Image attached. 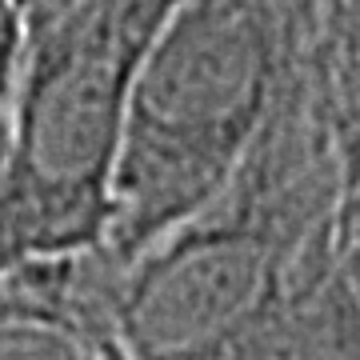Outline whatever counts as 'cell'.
I'll use <instances>...</instances> for the list:
<instances>
[{"label": "cell", "instance_id": "52a82bcc", "mask_svg": "<svg viewBox=\"0 0 360 360\" xmlns=\"http://www.w3.org/2000/svg\"><path fill=\"white\" fill-rule=\"evenodd\" d=\"M340 252L345 264L360 276V168L345 184V200H340Z\"/></svg>", "mask_w": 360, "mask_h": 360}, {"label": "cell", "instance_id": "6da1fadb", "mask_svg": "<svg viewBox=\"0 0 360 360\" xmlns=\"http://www.w3.org/2000/svg\"><path fill=\"white\" fill-rule=\"evenodd\" d=\"M345 168L304 65L245 160L120 269V360L360 356V276L340 252Z\"/></svg>", "mask_w": 360, "mask_h": 360}, {"label": "cell", "instance_id": "9c48e42d", "mask_svg": "<svg viewBox=\"0 0 360 360\" xmlns=\"http://www.w3.org/2000/svg\"><path fill=\"white\" fill-rule=\"evenodd\" d=\"M8 136H13V101L0 96V176H4V160H8Z\"/></svg>", "mask_w": 360, "mask_h": 360}, {"label": "cell", "instance_id": "277c9868", "mask_svg": "<svg viewBox=\"0 0 360 360\" xmlns=\"http://www.w3.org/2000/svg\"><path fill=\"white\" fill-rule=\"evenodd\" d=\"M120 269L96 248L28 257L0 272V360H120Z\"/></svg>", "mask_w": 360, "mask_h": 360}, {"label": "cell", "instance_id": "3957f363", "mask_svg": "<svg viewBox=\"0 0 360 360\" xmlns=\"http://www.w3.org/2000/svg\"><path fill=\"white\" fill-rule=\"evenodd\" d=\"M172 0H84L25 44L0 176V272L104 240L124 104Z\"/></svg>", "mask_w": 360, "mask_h": 360}, {"label": "cell", "instance_id": "5b68a950", "mask_svg": "<svg viewBox=\"0 0 360 360\" xmlns=\"http://www.w3.org/2000/svg\"><path fill=\"white\" fill-rule=\"evenodd\" d=\"M309 84L348 184L360 168V0H312Z\"/></svg>", "mask_w": 360, "mask_h": 360}, {"label": "cell", "instance_id": "ba28073f", "mask_svg": "<svg viewBox=\"0 0 360 360\" xmlns=\"http://www.w3.org/2000/svg\"><path fill=\"white\" fill-rule=\"evenodd\" d=\"M80 4H84V0H20L28 37H37V32H44V28L60 25L68 13H77Z\"/></svg>", "mask_w": 360, "mask_h": 360}, {"label": "cell", "instance_id": "7a4b0ae2", "mask_svg": "<svg viewBox=\"0 0 360 360\" xmlns=\"http://www.w3.org/2000/svg\"><path fill=\"white\" fill-rule=\"evenodd\" d=\"M312 0H172L124 104L101 252L124 269L245 160L300 72Z\"/></svg>", "mask_w": 360, "mask_h": 360}, {"label": "cell", "instance_id": "8992f818", "mask_svg": "<svg viewBox=\"0 0 360 360\" xmlns=\"http://www.w3.org/2000/svg\"><path fill=\"white\" fill-rule=\"evenodd\" d=\"M25 44L28 28L20 0H0V96H8V101H13L20 65H25Z\"/></svg>", "mask_w": 360, "mask_h": 360}]
</instances>
